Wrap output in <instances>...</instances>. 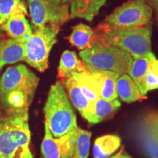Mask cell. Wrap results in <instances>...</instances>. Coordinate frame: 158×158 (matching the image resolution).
I'll return each instance as SVG.
<instances>
[{
  "instance_id": "12",
  "label": "cell",
  "mask_w": 158,
  "mask_h": 158,
  "mask_svg": "<svg viewBox=\"0 0 158 158\" xmlns=\"http://www.w3.org/2000/svg\"><path fill=\"white\" fill-rule=\"evenodd\" d=\"M0 29L5 31L11 39L23 43H27L33 34L29 21L22 13L12 15L4 24L0 26Z\"/></svg>"
},
{
  "instance_id": "15",
  "label": "cell",
  "mask_w": 158,
  "mask_h": 158,
  "mask_svg": "<svg viewBox=\"0 0 158 158\" xmlns=\"http://www.w3.org/2000/svg\"><path fill=\"white\" fill-rule=\"evenodd\" d=\"M26 43L13 39L0 42V67L24 61Z\"/></svg>"
},
{
  "instance_id": "9",
  "label": "cell",
  "mask_w": 158,
  "mask_h": 158,
  "mask_svg": "<svg viewBox=\"0 0 158 158\" xmlns=\"http://www.w3.org/2000/svg\"><path fill=\"white\" fill-rule=\"evenodd\" d=\"M133 135L148 158H158V113H149L138 120Z\"/></svg>"
},
{
  "instance_id": "16",
  "label": "cell",
  "mask_w": 158,
  "mask_h": 158,
  "mask_svg": "<svg viewBox=\"0 0 158 158\" xmlns=\"http://www.w3.org/2000/svg\"><path fill=\"white\" fill-rule=\"evenodd\" d=\"M116 90L119 98L127 103L138 101L143 98L138 86L127 73L118 77L116 81Z\"/></svg>"
},
{
  "instance_id": "18",
  "label": "cell",
  "mask_w": 158,
  "mask_h": 158,
  "mask_svg": "<svg viewBox=\"0 0 158 158\" xmlns=\"http://www.w3.org/2000/svg\"><path fill=\"white\" fill-rule=\"evenodd\" d=\"M60 82L68 90L71 102L84 117V116L89 110L92 102L89 101L87 98L84 95L76 81L73 77L70 76L69 78L62 79L60 80Z\"/></svg>"
},
{
  "instance_id": "25",
  "label": "cell",
  "mask_w": 158,
  "mask_h": 158,
  "mask_svg": "<svg viewBox=\"0 0 158 158\" xmlns=\"http://www.w3.org/2000/svg\"><path fill=\"white\" fill-rule=\"evenodd\" d=\"M145 86L147 92L158 89V59L150 61L146 74Z\"/></svg>"
},
{
  "instance_id": "2",
  "label": "cell",
  "mask_w": 158,
  "mask_h": 158,
  "mask_svg": "<svg viewBox=\"0 0 158 158\" xmlns=\"http://www.w3.org/2000/svg\"><path fill=\"white\" fill-rule=\"evenodd\" d=\"M28 113L0 114V158H33Z\"/></svg>"
},
{
  "instance_id": "26",
  "label": "cell",
  "mask_w": 158,
  "mask_h": 158,
  "mask_svg": "<svg viewBox=\"0 0 158 158\" xmlns=\"http://www.w3.org/2000/svg\"><path fill=\"white\" fill-rule=\"evenodd\" d=\"M106 158H133V157L126 152L124 148H122V149L120 150L117 154H116L115 155L112 156V157H106Z\"/></svg>"
},
{
  "instance_id": "13",
  "label": "cell",
  "mask_w": 158,
  "mask_h": 158,
  "mask_svg": "<svg viewBox=\"0 0 158 158\" xmlns=\"http://www.w3.org/2000/svg\"><path fill=\"white\" fill-rule=\"evenodd\" d=\"M121 106V102L118 99L108 101L101 98L92 102L88 112L84 118L90 124H97L111 116Z\"/></svg>"
},
{
  "instance_id": "7",
  "label": "cell",
  "mask_w": 158,
  "mask_h": 158,
  "mask_svg": "<svg viewBox=\"0 0 158 158\" xmlns=\"http://www.w3.org/2000/svg\"><path fill=\"white\" fill-rule=\"evenodd\" d=\"M28 5L35 27L48 23L61 26L70 19L68 0H28Z\"/></svg>"
},
{
  "instance_id": "8",
  "label": "cell",
  "mask_w": 158,
  "mask_h": 158,
  "mask_svg": "<svg viewBox=\"0 0 158 158\" xmlns=\"http://www.w3.org/2000/svg\"><path fill=\"white\" fill-rule=\"evenodd\" d=\"M39 78L25 65L7 68L0 78V96L11 92H22L34 98Z\"/></svg>"
},
{
  "instance_id": "10",
  "label": "cell",
  "mask_w": 158,
  "mask_h": 158,
  "mask_svg": "<svg viewBox=\"0 0 158 158\" xmlns=\"http://www.w3.org/2000/svg\"><path fill=\"white\" fill-rule=\"evenodd\" d=\"M91 135L90 132L77 127L58 138L61 146L60 158H88Z\"/></svg>"
},
{
  "instance_id": "3",
  "label": "cell",
  "mask_w": 158,
  "mask_h": 158,
  "mask_svg": "<svg viewBox=\"0 0 158 158\" xmlns=\"http://www.w3.org/2000/svg\"><path fill=\"white\" fill-rule=\"evenodd\" d=\"M45 123L51 134L58 138L78 127L76 116L60 81L51 86L44 107Z\"/></svg>"
},
{
  "instance_id": "22",
  "label": "cell",
  "mask_w": 158,
  "mask_h": 158,
  "mask_svg": "<svg viewBox=\"0 0 158 158\" xmlns=\"http://www.w3.org/2000/svg\"><path fill=\"white\" fill-rule=\"evenodd\" d=\"M101 85L100 98L108 101L117 99L116 90V81L121 75L110 71H101Z\"/></svg>"
},
{
  "instance_id": "6",
  "label": "cell",
  "mask_w": 158,
  "mask_h": 158,
  "mask_svg": "<svg viewBox=\"0 0 158 158\" xmlns=\"http://www.w3.org/2000/svg\"><path fill=\"white\" fill-rule=\"evenodd\" d=\"M153 10L145 0H130L114 10L100 24L110 28H130L149 24Z\"/></svg>"
},
{
  "instance_id": "21",
  "label": "cell",
  "mask_w": 158,
  "mask_h": 158,
  "mask_svg": "<svg viewBox=\"0 0 158 158\" xmlns=\"http://www.w3.org/2000/svg\"><path fill=\"white\" fill-rule=\"evenodd\" d=\"M154 59H156V57L155 58L140 57V58L134 59L133 64L127 72V74L137 85L141 95L144 98L147 93L145 86L146 74H147L150 61Z\"/></svg>"
},
{
  "instance_id": "17",
  "label": "cell",
  "mask_w": 158,
  "mask_h": 158,
  "mask_svg": "<svg viewBox=\"0 0 158 158\" xmlns=\"http://www.w3.org/2000/svg\"><path fill=\"white\" fill-rule=\"evenodd\" d=\"M69 40L81 51L90 48L95 45V32L89 26L79 23L73 27Z\"/></svg>"
},
{
  "instance_id": "5",
  "label": "cell",
  "mask_w": 158,
  "mask_h": 158,
  "mask_svg": "<svg viewBox=\"0 0 158 158\" xmlns=\"http://www.w3.org/2000/svg\"><path fill=\"white\" fill-rule=\"evenodd\" d=\"M60 26L48 23L36 27L32 35L25 44L24 61L40 72L48 67V57L51 48L57 42Z\"/></svg>"
},
{
  "instance_id": "23",
  "label": "cell",
  "mask_w": 158,
  "mask_h": 158,
  "mask_svg": "<svg viewBox=\"0 0 158 158\" xmlns=\"http://www.w3.org/2000/svg\"><path fill=\"white\" fill-rule=\"evenodd\" d=\"M22 13L27 15V5L23 0H0V26L12 15Z\"/></svg>"
},
{
  "instance_id": "24",
  "label": "cell",
  "mask_w": 158,
  "mask_h": 158,
  "mask_svg": "<svg viewBox=\"0 0 158 158\" xmlns=\"http://www.w3.org/2000/svg\"><path fill=\"white\" fill-rule=\"evenodd\" d=\"M41 151L44 158H60L61 146L59 138H54L45 122V136L43 138Z\"/></svg>"
},
{
  "instance_id": "1",
  "label": "cell",
  "mask_w": 158,
  "mask_h": 158,
  "mask_svg": "<svg viewBox=\"0 0 158 158\" xmlns=\"http://www.w3.org/2000/svg\"><path fill=\"white\" fill-rule=\"evenodd\" d=\"M95 45L113 46L122 50L134 59L155 56L152 51V23L130 28H110L100 23L94 30Z\"/></svg>"
},
{
  "instance_id": "4",
  "label": "cell",
  "mask_w": 158,
  "mask_h": 158,
  "mask_svg": "<svg viewBox=\"0 0 158 158\" xmlns=\"http://www.w3.org/2000/svg\"><path fill=\"white\" fill-rule=\"evenodd\" d=\"M79 56L90 73L110 71L122 75L127 73L134 59L125 51L108 45H95L81 51Z\"/></svg>"
},
{
  "instance_id": "20",
  "label": "cell",
  "mask_w": 158,
  "mask_h": 158,
  "mask_svg": "<svg viewBox=\"0 0 158 158\" xmlns=\"http://www.w3.org/2000/svg\"><path fill=\"white\" fill-rule=\"evenodd\" d=\"M121 146V138L115 135H106L95 140L93 158H106L113 155Z\"/></svg>"
},
{
  "instance_id": "14",
  "label": "cell",
  "mask_w": 158,
  "mask_h": 158,
  "mask_svg": "<svg viewBox=\"0 0 158 158\" xmlns=\"http://www.w3.org/2000/svg\"><path fill=\"white\" fill-rule=\"evenodd\" d=\"M107 0H68L70 19H84L92 21Z\"/></svg>"
},
{
  "instance_id": "27",
  "label": "cell",
  "mask_w": 158,
  "mask_h": 158,
  "mask_svg": "<svg viewBox=\"0 0 158 158\" xmlns=\"http://www.w3.org/2000/svg\"><path fill=\"white\" fill-rule=\"evenodd\" d=\"M148 5L158 15V0H145Z\"/></svg>"
},
{
  "instance_id": "28",
  "label": "cell",
  "mask_w": 158,
  "mask_h": 158,
  "mask_svg": "<svg viewBox=\"0 0 158 158\" xmlns=\"http://www.w3.org/2000/svg\"><path fill=\"white\" fill-rule=\"evenodd\" d=\"M0 114H1V106H0Z\"/></svg>"
},
{
  "instance_id": "11",
  "label": "cell",
  "mask_w": 158,
  "mask_h": 158,
  "mask_svg": "<svg viewBox=\"0 0 158 158\" xmlns=\"http://www.w3.org/2000/svg\"><path fill=\"white\" fill-rule=\"evenodd\" d=\"M76 81L84 95L91 102L100 98L101 75L100 72L90 73L88 70L73 73L70 75Z\"/></svg>"
},
{
  "instance_id": "29",
  "label": "cell",
  "mask_w": 158,
  "mask_h": 158,
  "mask_svg": "<svg viewBox=\"0 0 158 158\" xmlns=\"http://www.w3.org/2000/svg\"><path fill=\"white\" fill-rule=\"evenodd\" d=\"M2 68H1V67H0V72H1V70H2Z\"/></svg>"
},
{
  "instance_id": "19",
  "label": "cell",
  "mask_w": 158,
  "mask_h": 158,
  "mask_svg": "<svg viewBox=\"0 0 158 158\" xmlns=\"http://www.w3.org/2000/svg\"><path fill=\"white\" fill-rule=\"evenodd\" d=\"M86 70H87L84 64L78 58L74 51L67 50L63 52L58 67V78L60 80L69 78L73 73Z\"/></svg>"
}]
</instances>
